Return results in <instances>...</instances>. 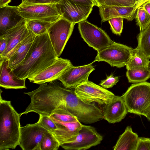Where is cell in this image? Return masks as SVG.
<instances>
[{
    "instance_id": "obj_37",
    "label": "cell",
    "mask_w": 150,
    "mask_h": 150,
    "mask_svg": "<svg viewBox=\"0 0 150 150\" xmlns=\"http://www.w3.org/2000/svg\"><path fill=\"white\" fill-rule=\"evenodd\" d=\"M142 6L150 15V0L144 3Z\"/></svg>"
},
{
    "instance_id": "obj_9",
    "label": "cell",
    "mask_w": 150,
    "mask_h": 150,
    "mask_svg": "<svg viewBox=\"0 0 150 150\" xmlns=\"http://www.w3.org/2000/svg\"><path fill=\"white\" fill-rule=\"evenodd\" d=\"M28 28L26 21L21 18L15 25L6 30L0 37L7 41L6 48L0 57L8 59L18 48L21 42L31 33Z\"/></svg>"
},
{
    "instance_id": "obj_36",
    "label": "cell",
    "mask_w": 150,
    "mask_h": 150,
    "mask_svg": "<svg viewBox=\"0 0 150 150\" xmlns=\"http://www.w3.org/2000/svg\"><path fill=\"white\" fill-rule=\"evenodd\" d=\"M7 45L6 39L0 37V55H1L6 50Z\"/></svg>"
},
{
    "instance_id": "obj_20",
    "label": "cell",
    "mask_w": 150,
    "mask_h": 150,
    "mask_svg": "<svg viewBox=\"0 0 150 150\" xmlns=\"http://www.w3.org/2000/svg\"><path fill=\"white\" fill-rule=\"evenodd\" d=\"M16 6L8 5L0 8V35L6 30L17 24L20 21L16 11Z\"/></svg>"
},
{
    "instance_id": "obj_21",
    "label": "cell",
    "mask_w": 150,
    "mask_h": 150,
    "mask_svg": "<svg viewBox=\"0 0 150 150\" xmlns=\"http://www.w3.org/2000/svg\"><path fill=\"white\" fill-rule=\"evenodd\" d=\"M139 137L134 132L131 127L127 126L124 132L120 135L114 150H136Z\"/></svg>"
},
{
    "instance_id": "obj_8",
    "label": "cell",
    "mask_w": 150,
    "mask_h": 150,
    "mask_svg": "<svg viewBox=\"0 0 150 150\" xmlns=\"http://www.w3.org/2000/svg\"><path fill=\"white\" fill-rule=\"evenodd\" d=\"M75 24L62 17L55 22L47 32L57 56L61 54L71 35Z\"/></svg>"
},
{
    "instance_id": "obj_14",
    "label": "cell",
    "mask_w": 150,
    "mask_h": 150,
    "mask_svg": "<svg viewBox=\"0 0 150 150\" xmlns=\"http://www.w3.org/2000/svg\"><path fill=\"white\" fill-rule=\"evenodd\" d=\"M72 66L69 59L58 57L52 64L38 74L28 79L30 82L39 84L56 80Z\"/></svg>"
},
{
    "instance_id": "obj_39",
    "label": "cell",
    "mask_w": 150,
    "mask_h": 150,
    "mask_svg": "<svg viewBox=\"0 0 150 150\" xmlns=\"http://www.w3.org/2000/svg\"><path fill=\"white\" fill-rule=\"evenodd\" d=\"M11 0H0V8L8 5V3H10Z\"/></svg>"
},
{
    "instance_id": "obj_29",
    "label": "cell",
    "mask_w": 150,
    "mask_h": 150,
    "mask_svg": "<svg viewBox=\"0 0 150 150\" xmlns=\"http://www.w3.org/2000/svg\"><path fill=\"white\" fill-rule=\"evenodd\" d=\"M99 6H132L135 5V2L133 0H97Z\"/></svg>"
},
{
    "instance_id": "obj_3",
    "label": "cell",
    "mask_w": 150,
    "mask_h": 150,
    "mask_svg": "<svg viewBox=\"0 0 150 150\" xmlns=\"http://www.w3.org/2000/svg\"><path fill=\"white\" fill-rule=\"evenodd\" d=\"M128 112L145 117L150 107V83L132 84L122 95Z\"/></svg>"
},
{
    "instance_id": "obj_13",
    "label": "cell",
    "mask_w": 150,
    "mask_h": 150,
    "mask_svg": "<svg viewBox=\"0 0 150 150\" xmlns=\"http://www.w3.org/2000/svg\"><path fill=\"white\" fill-rule=\"evenodd\" d=\"M93 62L80 66L71 67L57 79L63 86L69 89L74 88L78 85L88 80L90 74L95 69Z\"/></svg>"
},
{
    "instance_id": "obj_15",
    "label": "cell",
    "mask_w": 150,
    "mask_h": 150,
    "mask_svg": "<svg viewBox=\"0 0 150 150\" xmlns=\"http://www.w3.org/2000/svg\"><path fill=\"white\" fill-rule=\"evenodd\" d=\"M55 123L57 129L52 133L59 142L60 146L74 142L83 125L79 121L73 122H64L50 116Z\"/></svg>"
},
{
    "instance_id": "obj_22",
    "label": "cell",
    "mask_w": 150,
    "mask_h": 150,
    "mask_svg": "<svg viewBox=\"0 0 150 150\" xmlns=\"http://www.w3.org/2000/svg\"><path fill=\"white\" fill-rule=\"evenodd\" d=\"M149 59L136 48L126 65V69L127 70L136 68L147 69Z\"/></svg>"
},
{
    "instance_id": "obj_2",
    "label": "cell",
    "mask_w": 150,
    "mask_h": 150,
    "mask_svg": "<svg viewBox=\"0 0 150 150\" xmlns=\"http://www.w3.org/2000/svg\"><path fill=\"white\" fill-rule=\"evenodd\" d=\"M21 116L10 101L0 100V150L15 149L18 145Z\"/></svg>"
},
{
    "instance_id": "obj_32",
    "label": "cell",
    "mask_w": 150,
    "mask_h": 150,
    "mask_svg": "<svg viewBox=\"0 0 150 150\" xmlns=\"http://www.w3.org/2000/svg\"><path fill=\"white\" fill-rule=\"evenodd\" d=\"M119 80V77L114 76L112 74L108 76L106 79L101 80L99 85L105 88H110L116 85Z\"/></svg>"
},
{
    "instance_id": "obj_10",
    "label": "cell",
    "mask_w": 150,
    "mask_h": 150,
    "mask_svg": "<svg viewBox=\"0 0 150 150\" xmlns=\"http://www.w3.org/2000/svg\"><path fill=\"white\" fill-rule=\"evenodd\" d=\"M103 139V136L93 127L83 125L74 142L61 146L67 150H85L99 144Z\"/></svg>"
},
{
    "instance_id": "obj_34",
    "label": "cell",
    "mask_w": 150,
    "mask_h": 150,
    "mask_svg": "<svg viewBox=\"0 0 150 150\" xmlns=\"http://www.w3.org/2000/svg\"><path fill=\"white\" fill-rule=\"evenodd\" d=\"M61 0H22L25 4H48L59 3Z\"/></svg>"
},
{
    "instance_id": "obj_23",
    "label": "cell",
    "mask_w": 150,
    "mask_h": 150,
    "mask_svg": "<svg viewBox=\"0 0 150 150\" xmlns=\"http://www.w3.org/2000/svg\"><path fill=\"white\" fill-rule=\"evenodd\" d=\"M138 45L136 48L150 59V24L140 32L137 37Z\"/></svg>"
},
{
    "instance_id": "obj_28",
    "label": "cell",
    "mask_w": 150,
    "mask_h": 150,
    "mask_svg": "<svg viewBox=\"0 0 150 150\" xmlns=\"http://www.w3.org/2000/svg\"><path fill=\"white\" fill-rule=\"evenodd\" d=\"M50 116L59 121L64 122H73L79 121L76 116L67 109L63 108L57 109Z\"/></svg>"
},
{
    "instance_id": "obj_31",
    "label": "cell",
    "mask_w": 150,
    "mask_h": 150,
    "mask_svg": "<svg viewBox=\"0 0 150 150\" xmlns=\"http://www.w3.org/2000/svg\"><path fill=\"white\" fill-rule=\"evenodd\" d=\"M122 17H116L111 18L108 21L110 25V29L114 34L120 35L123 28V20Z\"/></svg>"
},
{
    "instance_id": "obj_4",
    "label": "cell",
    "mask_w": 150,
    "mask_h": 150,
    "mask_svg": "<svg viewBox=\"0 0 150 150\" xmlns=\"http://www.w3.org/2000/svg\"><path fill=\"white\" fill-rule=\"evenodd\" d=\"M58 4H25L16 6L17 14L25 20L55 22L62 17Z\"/></svg>"
},
{
    "instance_id": "obj_25",
    "label": "cell",
    "mask_w": 150,
    "mask_h": 150,
    "mask_svg": "<svg viewBox=\"0 0 150 150\" xmlns=\"http://www.w3.org/2000/svg\"><path fill=\"white\" fill-rule=\"evenodd\" d=\"M27 27L36 35L47 32L50 27L55 22L35 20H25Z\"/></svg>"
},
{
    "instance_id": "obj_6",
    "label": "cell",
    "mask_w": 150,
    "mask_h": 150,
    "mask_svg": "<svg viewBox=\"0 0 150 150\" xmlns=\"http://www.w3.org/2000/svg\"><path fill=\"white\" fill-rule=\"evenodd\" d=\"M81 38L88 45L97 52L105 48L113 41L103 29L86 20L78 23Z\"/></svg>"
},
{
    "instance_id": "obj_16",
    "label": "cell",
    "mask_w": 150,
    "mask_h": 150,
    "mask_svg": "<svg viewBox=\"0 0 150 150\" xmlns=\"http://www.w3.org/2000/svg\"><path fill=\"white\" fill-rule=\"evenodd\" d=\"M104 119L108 122H120L128 113L122 96L115 95L103 108Z\"/></svg>"
},
{
    "instance_id": "obj_40",
    "label": "cell",
    "mask_w": 150,
    "mask_h": 150,
    "mask_svg": "<svg viewBox=\"0 0 150 150\" xmlns=\"http://www.w3.org/2000/svg\"><path fill=\"white\" fill-rule=\"evenodd\" d=\"M145 117L150 121V107Z\"/></svg>"
},
{
    "instance_id": "obj_26",
    "label": "cell",
    "mask_w": 150,
    "mask_h": 150,
    "mask_svg": "<svg viewBox=\"0 0 150 150\" xmlns=\"http://www.w3.org/2000/svg\"><path fill=\"white\" fill-rule=\"evenodd\" d=\"M60 146L59 142L53 134L48 131L41 141L40 150H57Z\"/></svg>"
},
{
    "instance_id": "obj_42",
    "label": "cell",
    "mask_w": 150,
    "mask_h": 150,
    "mask_svg": "<svg viewBox=\"0 0 150 150\" xmlns=\"http://www.w3.org/2000/svg\"><path fill=\"white\" fill-rule=\"evenodd\" d=\"M135 3L138 0H133Z\"/></svg>"
},
{
    "instance_id": "obj_33",
    "label": "cell",
    "mask_w": 150,
    "mask_h": 150,
    "mask_svg": "<svg viewBox=\"0 0 150 150\" xmlns=\"http://www.w3.org/2000/svg\"><path fill=\"white\" fill-rule=\"evenodd\" d=\"M136 150H150V138L139 137Z\"/></svg>"
},
{
    "instance_id": "obj_18",
    "label": "cell",
    "mask_w": 150,
    "mask_h": 150,
    "mask_svg": "<svg viewBox=\"0 0 150 150\" xmlns=\"http://www.w3.org/2000/svg\"><path fill=\"white\" fill-rule=\"evenodd\" d=\"M98 8L101 23L116 17H122L127 21H132L134 18L137 9L135 5L127 6L100 5Z\"/></svg>"
},
{
    "instance_id": "obj_24",
    "label": "cell",
    "mask_w": 150,
    "mask_h": 150,
    "mask_svg": "<svg viewBox=\"0 0 150 150\" xmlns=\"http://www.w3.org/2000/svg\"><path fill=\"white\" fill-rule=\"evenodd\" d=\"M126 76L129 82L138 83L148 79L150 78V71L147 69H134L127 70Z\"/></svg>"
},
{
    "instance_id": "obj_38",
    "label": "cell",
    "mask_w": 150,
    "mask_h": 150,
    "mask_svg": "<svg viewBox=\"0 0 150 150\" xmlns=\"http://www.w3.org/2000/svg\"><path fill=\"white\" fill-rule=\"evenodd\" d=\"M150 0H138L135 2V5L137 8L142 6L144 3Z\"/></svg>"
},
{
    "instance_id": "obj_30",
    "label": "cell",
    "mask_w": 150,
    "mask_h": 150,
    "mask_svg": "<svg viewBox=\"0 0 150 150\" xmlns=\"http://www.w3.org/2000/svg\"><path fill=\"white\" fill-rule=\"evenodd\" d=\"M39 118L37 122L42 127L52 133L57 128L55 122L50 116L39 115Z\"/></svg>"
},
{
    "instance_id": "obj_7",
    "label": "cell",
    "mask_w": 150,
    "mask_h": 150,
    "mask_svg": "<svg viewBox=\"0 0 150 150\" xmlns=\"http://www.w3.org/2000/svg\"><path fill=\"white\" fill-rule=\"evenodd\" d=\"M74 91L79 98L88 104L96 102L100 105H105L115 95L110 91L88 80L78 85Z\"/></svg>"
},
{
    "instance_id": "obj_43",
    "label": "cell",
    "mask_w": 150,
    "mask_h": 150,
    "mask_svg": "<svg viewBox=\"0 0 150 150\" xmlns=\"http://www.w3.org/2000/svg\"><path fill=\"white\" fill-rule=\"evenodd\" d=\"M95 0V1H96V2L98 4V3H97V0Z\"/></svg>"
},
{
    "instance_id": "obj_17",
    "label": "cell",
    "mask_w": 150,
    "mask_h": 150,
    "mask_svg": "<svg viewBox=\"0 0 150 150\" xmlns=\"http://www.w3.org/2000/svg\"><path fill=\"white\" fill-rule=\"evenodd\" d=\"M0 86L5 89L26 88V79L19 78L12 69L8 67V59L0 57Z\"/></svg>"
},
{
    "instance_id": "obj_1",
    "label": "cell",
    "mask_w": 150,
    "mask_h": 150,
    "mask_svg": "<svg viewBox=\"0 0 150 150\" xmlns=\"http://www.w3.org/2000/svg\"><path fill=\"white\" fill-rule=\"evenodd\" d=\"M58 57L47 32L36 35L24 59L12 70L19 78L26 79L38 74Z\"/></svg>"
},
{
    "instance_id": "obj_11",
    "label": "cell",
    "mask_w": 150,
    "mask_h": 150,
    "mask_svg": "<svg viewBox=\"0 0 150 150\" xmlns=\"http://www.w3.org/2000/svg\"><path fill=\"white\" fill-rule=\"evenodd\" d=\"M48 131L38 122L21 127L18 145L23 150H40L41 141Z\"/></svg>"
},
{
    "instance_id": "obj_19",
    "label": "cell",
    "mask_w": 150,
    "mask_h": 150,
    "mask_svg": "<svg viewBox=\"0 0 150 150\" xmlns=\"http://www.w3.org/2000/svg\"><path fill=\"white\" fill-rule=\"evenodd\" d=\"M36 36V35L31 32L30 35L21 42L14 52L8 59V68L13 70L23 61Z\"/></svg>"
},
{
    "instance_id": "obj_12",
    "label": "cell",
    "mask_w": 150,
    "mask_h": 150,
    "mask_svg": "<svg viewBox=\"0 0 150 150\" xmlns=\"http://www.w3.org/2000/svg\"><path fill=\"white\" fill-rule=\"evenodd\" d=\"M58 5L62 17L75 24L86 20L93 6L77 4L72 0H61Z\"/></svg>"
},
{
    "instance_id": "obj_27",
    "label": "cell",
    "mask_w": 150,
    "mask_h": 150,
    "mask_svg": "<svg viewBox=\"0 0 150 150\" xmlns=\"http://www.w3.org/2000/svg\"><path fill=\"white\" fill-rule=\"evenodd\" d=\"M134 18L137 25L139 27L140 31L144 29L150 24V15L142 6L137 9Z\"/></svg>"
},
{
    "instance_id": "obj_41",
    "label": "cell",
    "mask_w": 150,
    "mask_h": 150,
    "mask_svg": "<svg viewBox=\"0 0 150 150\" xmlns=\"http://www.w3.org/2000/svg\"><path fill=\"white\" fill-rule=\"evenodd\" d=\"M147 69L150 71V61H149Z\"/></svg>"
},
{
    "instance_id": "obj_5",
    "label": "cell",
    "mask_w": 150,
    "mask_h": 150,
    "mask_svg": "<svg viewBox=\"0 0 150 150\" xmlns=\"http://www.w3.org/2000/svg\"><path fill=\"white\" fill-rule=\"evenodd\" d=\"M133 50L131 47L113 41L107 47L98 52L93 62L103 61L112 67H122L129 61Z\"/></svg>"
},
{
    "instance_id": "obj_35",
    "label": "cell",
    "mask_w": 150,
    "mask_h": 150,
    "mask_svg": "<svg viewBox=\"0 0 150 150\" xmlns=\"http://www.w3.org/2000/svg\"><path fill=\"white\" fill-rule=\"evenodd\" d=\"M75 2L83 5L96 6L98 7L99 4L94 0H72Z\"/></svg>"
}]
</instances>
